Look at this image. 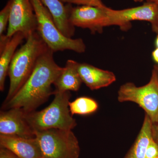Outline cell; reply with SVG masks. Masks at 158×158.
<instances>
[{
  "mask_svg": "<svg viewBox=\"0 0 158 158\" xmlns=\"http://www.w3.org/2000/svg\"><path fill=\"white\" fill-rule=\"evenodd\" d=\"M37 20L36 31L49 48L54 53L70 50L84 53L86 46L81 38L73 39L65 36L57 27L53 18L41 0H31Z\"/></svg>",
  "mask_w": 158,
  "mask_h": 158,
  "instance_id": "277c9868",
  "label": "cell"
},
{
  "mask_svg": "<svg viewBox=\"0 0 158 158\" xmlns=\"http://www.w3.org/2000/svg\"><path fill=\"white\" fill-rule=\"evenodd\" d=\"M147 2L155 3V4L158 5V0H147Z\"/></svg>",
  "mask_w": 158,
  "mask_h": 158,
  "instance_id": "cb8c5ba5",
  "label": "cell"
},
{
  "mask_svg": "<svg viewBox=\"0 0 158 158\" xmlns=\"http://www.w3.org/2000/svg\"><path fill=\"white\" fill-rule=\"evenodd\" d=\"M26 39L21 32H17L11 37L5 48L0 52V90L5 89V82L9 66L18 46Z\"/></svg>",
  "mask_w": 158,
  "mask_h": 158,
  "instance_id": "9a60e30c",
  "label": "cell"
},
{
  "mask_svg": "<svg viewBox=\"0 0 158 158\" xmlns=\"http://www.w3.org/2000/svg\"><path fill=\"white\" fill-rule=\"evenodd\" d=\"M53 54L50 49H47L21 88L9 101L3 102L2 110L18 108L26 113H31L54 94L52 85L63 67L57 64Z\"/></svg>",
  "mask_w": 158,
  "mask_h": 158,
  "instance_id": "6da1fadb",
  "label": "cell"
},
{
  "mask_svg": "<svg viewBox=\"0 0 158 158\" xmlns=\"http://www.w3.org/2000/svg\"><path fill=\"white\" fill-rule=\"evenodd\" d=\"M63 4H74L78 6H89L104 8L106 6L101 0H59Z\"/></svg>",
  "mask_w": 158,
  "mask_h": 158,
  "instance_id": "d6986e66",
  "label": "cell"
},
{
  "mask_svg": "<svg viewBox=\"0 0 158 158\" xmlns=\"http://www.w3.org/2000/svg\"><path fill=\"white\" fill-rule=\"evenodd\" d=\"M152 56L153 59L158 64V48H156L152 52Z\"/></svg>",
  "mask_w": 158,
  "mask_h": 158,
  "instance_id": "603a6c76",
  "label": "cell"
},
{
  "mask_svg": "<svg viewBox=\"0 0 158 158\" xmlns=\"http://www.w3.org/2000/svg\"><path fill=\"white\" fill-rule=\"evenodd\" d=\"M11 7L6 35L12 37L21 32L26 39L36 31L37 20L31 0H11Z\"/></svg>",
  "mask_w": 158,
  "mask_h": 158,
  "instance_id": "ba28073f",
  "label": "cell"
},
{
  "mask_svg": "<svg viewBox=\"0 0 158 158\" xmlns=\"http://www.w3.org/2000/svg\"><path fill=\"white\" fill-rule=\"evenodd\" d=\"M110 11L118 20L123 31H127L131 27V21H145L150 23L152 31L158 35L157 4L147 2L138 7L119 10L111 9Z\"/></svg>",
  "mask_w": 158,
  "mask_h": 158,
  "instance_id": "9c48e42d",
  "label": "cell"
},
{
  "mask_svg": "<svg viewBox=\"0 0 158 158\" xmlns=\"http://www.w3.org/2000/svg\"><path fill=\"white\" fill-rule=\"evenodd\" d=\"M48 106L41 111L26 113L27 120L35 131L50 129L72 130L77 126L69 108L70 91L55 92Z\"/></svg>",
  "mask_w": 158,
  "mask_h": 158,
  "instance_id": "3957f363",
  "label": "cell"
},
{
  "mask_svg": "<svg viewBox=\"0 0 158 158\" xmlns=\"http://www.w3.org/2000/svg\"><path fill=\"white\" fill-rule=\"evenodd\" d=\"M146 158H158V144L152 138L147 147Z\"/></svg>",
  "mask_w": 158,
  "mask_h": 158,
  "instance_id": "ffe728a7",
  "label": "cell"
},
{
  "mask_svg": "<svg viewBox=\"0 0 158 158\" xmlns=\"http://www.w3.org/2000/svg\"><path fill=\"white\" fill-rule=\"evenodd\" d=\"M79 74L82 82L91 90L110 86L116 81L115 74L86 63H79Z\"/></svg>",
  "mask_w": 158,
  "mask_h": 158,
  "instance_id": "7c38bea8",
  "label": "cell"
},
{
  "mask_svg": "<svg viewBox=\"0 0 158 158\" xmlns=\"http://www.w3.org/2000/svg\"><path fill=\"white\" fill-rule=\"evenodd\" d=\"M156 69L157 71L158 75V65H155L154 67Z\"/></svg>",
  "mask_w": 158,
  "mask_h": 158,
  "instance_id": "484cf974",
  "label": "cell"
},
{
  "mask_svg": "<svg viewBox=\"0 0 158 158\" xmlns=\"http://www.w3.org/2000/svg\"><path fill=\"white\" fill-rule=\"evenodd\" d=\"M26 115L20 108L1 110L0 135L35 138V131L29 124Z\"/></svg>",
  "mask_w": 158,
  "mask_h": 158,
  "instance_id": "30bf717a",
  "label": "cell"
},
{
  "mask_svg": "<svg viewBox=\"0 0 158 158\" xmlns=\"http://www.w3.org/2000/svg\"><path fill=\"white\" fill-rule=\"evenodd\" d=\"M43 158H79L78 140L72 130L50 129L35 131Z\"/></svg>",
  "mask_w": 158,
  "mask_h": 158,
  "instance_id": "5b68a950",
  "label": "cell"
},
{
  "mask_svg": "<svg viewBox=\"0 0 158 158\" xmlns=\"http://www.w3.org/2000/svg\"><path fill=\"white\" fill-rule=\"evenodd\" d=\"M152 139L158 144V121L155 123H152Z\"/></svg>",
  "mask_w": 158,
  "mask_h": 158,
  "instance_id": "7402d4cb",
  "label": "cell"
},
{
  "mask_svg": "<svg viewBox=\"0 0 158 158\" xmlns=\"http://www.w3.org/2000/svg\"><path fill=\"white\" fill-rule=\"evenodd\" d=\"M53 18L57 27L63 35L72 38L75 32V27L69 21V14L72 5H64L59 0H41Z\"/></svg>",
  "mask_w": 158,
  "mask_h": 158,
  "instance_id": "4fadbf2b",
  "label": "cell"
},
{
  "mask_svg": "<svg viewBox=\"0 0 158 158\" xmlns=\"http://www.w3.org/2000/svg\"><path fill=\"white\" fill-rule=\"evenodd\" d=\"M0 158H19L11 151L0 147Z\"/></svg>",
  "mask_w": 158,
  "mask_h": 158,
  "instance_id": "44dd1931",
  "label": "cell"
},
{
  "mask_svg": "<svg viewBox=\"0 0 158 158\" xmlns=\"http://www.w3.org/2000/svg\"><path fill=\"white\" fill-rule=\"evenodd\" d=\"M156 48H158V35L157 36L156 39Z\"/></svg>",
  "mask_w": 158,
  "mask_h": 158,
  "instance_id": "d4e9b609",
  "label": "cell"
},
{
  "mask_svg": "<svg viewBox=\"0 0 158 158\" xmlns=\"http://www.w3.org/2000/svg\"><path fill=\"white\" fill-rule=\"evenodd\" d=\"M134 1H135V2H142V1H143V0H134Z\"/></svg>",
  "mask_w": 158,
  "mask_h": 158,
  "instance_id": "4316f807",
  "label": "cell"
},
{
  "mask_svg": "<svg viewBox=\"0 0 158 158\" xmlns=\"http://www.w3.org/2000/svg\"><path fill=\"white\" fill-rule=\"evenodd\" d=\"M69 108L72 115H87L96 112L98 108L97 102L90 98L81 97L69 102Z\"/></svg>",
  "mask_w": 158,
  "mask_h": 158,
  "instance_id": "e0dca14e",
  "label": "cell"
},
{
  "mask_svg": "<svg viewBox=\"0 0 158 158\" xmlns=\"http://www.w3.org/2000/svg\"><path fill=\"white\" fill-rule=\"evenodd\" d=\"M117 99L119 102H132L144 110L152 123L158 121V75L155 67L149 81L138 87L132 82L122 85L118 89Z\"/></svg>",
  "mask_w": 158,
  "mask_h": 158,
  "instance_id": "8992f818",
  "label": "cell"
},
{
  "mask_svg": "<svg viewBox=\"0 0 158 158\" xmlns=\"http://www.w3.org/2000/svg\"><path fill=\"white\" fill-rule=\"evenodd\" d=\"M79 62L69 59L65 67L54 83L55 92L77 91L80 89L82 81L79 74Z\"/></svg>",
  "mask_w": 158,
  "mask_h": 158,
  "instance_id": "5bb4252c",
  "label": "cell"
},
{
  "mask_svg": "<svg viewBox=\"0 0 158 158\" xmlns=\"http://www.w3.org/2000/svg\"><path fill=\"white\" fill-rule=\"evenodd\" d=\"M152 122L145 114L140 132L135 141L123 158H146V151L152 139Z\"/></svg>",
  "mask_w": 158,
  "mask_h": 158,
  "instance_id": "2e32d148",
  "label": "cell"
},
{
  "mask_svg": "<svg viewBox=\"0 0 158 158\" xmlns=\"http://www.w3.org/2000/svg\"><path fill=\"white\" fill-rule=\"evenodd\" d=\"M0 147L9 150L19 158H43L36 138L0 135Z\"/></svg>",
  "mask_w": 158,
  "mask_h": 158,
  "instance_id": "8fae6325",
  "label": "cell"
},
{
  "mask_svg": "<svg viewBox=\"0 0 158 158\" xmlns=\"http://www.w3.org/2000/svg\"><path fill=\"white\" fill-rule=\"evenodd\" d=\"M110 8L89 6H79L71 9L69 20L75 27L88 29L91 33H102L104 27L118 26L116 17Z\"/></svg>",
  "mask_w": 158,
  "mask_h": 158,
  "instance_id": "52a82bcc",
  "label": "cell"
},
{
  "mask_svg": "<svg viewBox=\"0 0 158 158\" xmlns=\"http://www.w3.org/2000/svg\"><path fill=\"white\" fill-rule=\"evenodd\" d=\"M15 52L9 69L10 85L4 102L9 101L25 84L33 72L40 56L48 48L37 31L27 38Z\"/></svg>",
  "mask_w": 158,
  "mask_h": 158,
  "instance_id": "7a4b0ae2",
  "label": "cell"
},
{
  "mask_svg": "<svg viewBox=\"0 0 158 158\" xmlns=\"http://www.w3.org/2000/svg\"><path fill=\"white\" fill-rule=\"evenodd\" d=\"M11 7V0H9L6 6L0 11V36L5 32L9 25Z\"/></svg>",
  "mask_w": 158,
  "mask_h": 158,
  "instance_id": "ac0fdd59",
  "label": "cell"
}]
</instances>
